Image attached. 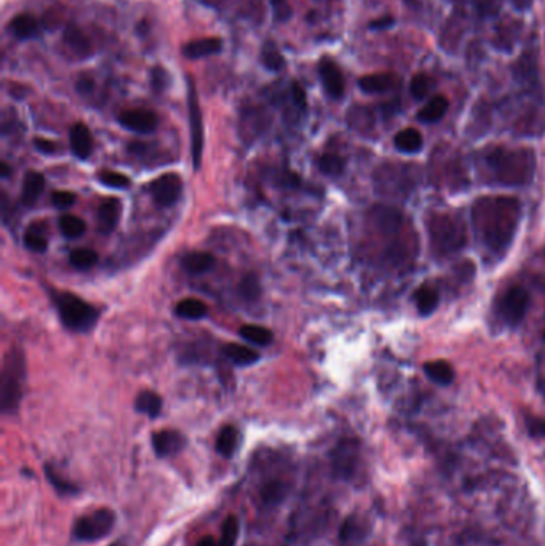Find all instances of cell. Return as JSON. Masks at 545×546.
<instances>
[{
  "label": "cell",
  "instance_id": "bcb514c9",
  "mask_svg": "<svg viewBox=\"0 0 545 546\" xmlns=\"http://www.w3.org/2000/svg\"><path fill=\"white\" fill-rule=\"evenodd\" d=\"M93 87H95V83H93L92 78H88V77H82L81 80L77 82V85H76L77 91H81L82 94L90 93L93 90Z\"/></svg>",
  "mask_w": 545,
  "mask_h": 546
},
{
  "label": "cell",
  "instance_id": "db71d44e",
  "mask_svg": "<svg viewBox=\"0 0 545 546\" xmlns=\"http://www.w3.org/2000/svg\"><path fill=\"white\" fill-rule=\"evenodd\" d=\"M544 339H545V334H544Z\"/></svg>",
  "mask_w": 545,
  "mask_h": 546
},
{
  "label": "cell",
  "instance_id": "3957f363",
  "mask_svg": "<svg viewBox=\"0 0 545 546\" xmlns=\"http://www.w3.org/2000/svg\"><path fill=\"white\" fill-rule=\"evenodd\" d=\"M54 304L64 326L72 331H88L98 320V312L81 297L69 292H54Z\"/></svg>",
  "mask_w": 545,
  "mask_h": 546
},
{
  "label": "cell",
  "instance_id": "484cf974",
  "mask_svg": "<svg viewBox=\"0 0 545 546\" xmlns=\"http://www.w3.org/2000/svg\"><path fill=\"white\" fill-rule=\"evenodd\" d=\"M425 375L438 385H449L454 380V371L446 361H430L424 366Z\"/></svg>",
  "mask_w": 545,
  "mask_h": 546
},
{
  "label": "cell",
  "instance_id": "8992f818",
  "mask_svg": "<svg viewBox=\"0 0 545 546\" xmlns=\"http://www.w3.org/2000/svg\"><path fill=\"white\" fill-rule=\"evenodd\" d=\"M429 232L432 238V246L440 254L460 250L464 245V227L459 221L449 216H437L429 222Z\"/></svg>",
  "mask_w": 545,
  "mask_h": 546
},
{
  "label": "cell",
  "instance_id": "f35d334b",
  "mask_svg": "<svg viewBox=\"0 0 545 546\" xmlns=\"http://www.w3.org/2000/svg\"><path fill=\"white\" fill-rule=\"evenodd\" d=\"M261 58H262V63H264V66L269 69V71H274V72L280 71V69L284 67V64H285L284 56H281L279 50L272 45V43H269V45L264 47V50H262Z\"/></svg>",
  "mask_w": 545,
  "mask_h": 546
},
{
  "label": "cell",
  "instance_id": "52a82bcc",
  "mask_svg": "<svg viewBox=\"0 0 545 546\" xmlns=\"http://www.w3.org/2000/svg\"><path fill=\"white\" fill-rule=\"evenodd\" d=\"M187 107H189L192 162H194L195 170H198L202 163V152H203V123H202L200 107H198V101H197L195 87L191 80H189V90H187Z\"/></svg>",
  "mask_w": 545,
  "mask_h": 546
},
{
  "label": "cell",
  "instance_id": "7402d4cb",
  "mask_svg": "<svg viewBox=\"0 0 545 546\" xmlns=\"http://www.w3.org/2000/svg\"><path fill=\"white\" fill-rule=\"evenodd\" d=\"M395 147L403 153H418L424 146L423 135L414 128H406L401 130L394 139Z\"/></svg>",
  "mask_w": 545,
  "mask_h": 546
},
{
  "label": "cell",
  "instance_id": "9a60e30c",
  "mask_svg": "<svg viewBox=\"0 0 545 546\" xmlns=\"http://www.w3.org/2000/svg\"><path fill=\"white\" fill-rule=\"evenodd\" d=\"M356 459V449L352 443H341L334 450L333 468L339 478L347 479L354 473V463Z\"/></svg>",
  "mask_w": 545,
  "mask_h": 546
},
{
  "label": "cell",
  "instance_id": "4dcf8cb0",
  "mask_svg": "<svg viewBox=\"0 0 545 546\" xmlns=\"http://www.w3.org/2000/svg\"><path fill=\"white\" fill-rule=\"evenodd\" d=\"M45 478L50 483V485L56 490L59 495H76L78 494V488L71 481L63 478L61 474L56 473V470L53 466L45 465Z\"/></svg>",
  "mask_w": 545,
  "mask_h": 546
},
{
  "label": "cell",
  "instance_id": "8d00e7d4",
  "mask_svg": "<svg viewBox=\"0 0 545 546\" xmlns=\"http://www.w3.org/2000/svg\"><path fill=\"white\" fill-rule=\"evenodd\" d=\"M320 170L328 176H339L343 175L344 171V160L339 155H334V153H325V155L320 157L319 160Z\"/></svg>",
  "mask_w": 545,
  "mask_h": 546
},
{
  "label": "cell",
  "instance_id": "b9f144b4",
  "mask_svg": "<svg viewBox=\"0 0 545 546\" xmlns=\"http://www.w3.org/2000/svg\"><path fill=\"white\" fill-rule=\"evenodd\" d=\"M270 5L279 21H286V19L291 18V7L288 0H270Z\"/></svg>",
  "mask_w": 545,
  "mask_h": 546
},
{
  "label": "cell",
  "instance_id": "ee69618b",
  "mask_svg": "<svg viewBox=\"0 0 545 546\" xmlns=\"http://www.w3.org/2000/svg\"><path fill=\"white\" fill-rule=\"evenodd\" d=\"M34 146H36V149H37L39 152L47 153V155L56 152V144H54L53 141H50V139L36 138V139H34Z\"/></svg>",
  "mask_w": 545,
  "mask_h": 546
},
{
  "label": "cell",
  "instance_id": "44dd1931",
  "mask_svg": "<svg viewBox=\"0 0 545 546\" xmlns=\"http://www.w3.org/2000/svg\"><path fill=\"white\" fill-rule=\"evenodd\" d=\"M43 187H45V177H43V175L37 171L28 173L23 181V201L26 205H34L39 200V197L42 195Z\"/></svg>",
  "mask_w": 545,
  "mask_h": 546
},
{
  "label": "cell",
  "instance_id": "f907efd6",
  "mask_svg": "<svg viewBox=\"0 0 545 546\" xmlns=\"http://www.w3.org/2000/svg\"><path fill=\"white\" fill-rule=\"evenodd\" d=\"M512 3H513L517 8L524 10V8H528L529 5H531V0H512Z\"/></svg>",
  "mask_w": 545,
  "mask_h": 546
},
{
  "label": "cell",
  "instance_id": "5bb4252c",
  "mask_svg": "<svg viewBox=\"0 0 545 546\" xmlns=\"http://www.w3.org/2000/svg\"><path fill=\"white\" fill-rule=\"evenodd\" d=\"M120 201L116 200V198H107L101 203L98 210V228L99 232L104 233V235H109V233L116 230V227L118 224V217H120Z\"/></svg>",
  "mask_w": 545,
  "mask_h": 546
},
{
  "label": "cell",
  "instance_id": "ab89813d",
  "mask_svg": "<svg viewBox=\"0 0 545 546\" xmlns=\"http://www.w3.org/2000/svg\"><path fill=\"white\" fill-rule=\"evenodd\" d=\"M98 179L101 181L104 186L112 187V188H127L130 186V179L122 173L116 171H101L98 175Z\"/></svg>",
  "mask_w": 545,
  "mask_h": 546
},
{
  "label": "cell",
  "instance_id": "d6986e66",
  "mask_svg": "<svg viewBox=\"0 0 545 546\" xmlns=\"http://www.w3.org/2000/svg\"><path fill=\"white\" fill-rule=\"evenodd\" d=\"M221 48H222V42L220 39L208 37V39H200V41L189 42L184 48H182V53H184V56L189 59H198V58L210 56V54L220 53Z\"/></svg>",
  "mask_w": 545,
  "mask_h": 546
},
{
  "label": "cell",
  "instance_id": "8fae6325",
  "mask_svg": "<svg viewBox=\"0 0 545 546\" xmlns=\"http://www.w3.org/2000/svg\"><path fill=\"white\" fill-rule=\"evenodd\" d=\"M186 446V438L176 430H162L152 435V448L158 457L180 454Z\"/></svg>",
  "mask_w": 545,
  "mask_h": 546
},
{
  "label": "cell",
  "instance_id": "ac0fdd59",
  "mask_svg": "<svg viewBox=\"0 0 545 546\" xmlns=\"http://www.w3.org/2000/svg\"><path fill=\"white\" fill-rule=\"evenodd\" d=\"M396 85V78L392 74H373V76L361 77L359 80V87L361 91L376 94L385 93L394 90Z\"/></svg>",
  "mask_w": 545,
  "mask_h": 546
},
{
  "label": "cell",
  "instance_id": "f546056e",
  "mask_svg": "<svg viewBox=\"0 0 545 546\" xmlns=\"http://www.w3.org/2000/svg\"><path fill=\"white\" fill-rule=\"evenodd\" d=\"M240 537V519L235 514H229L221 525L220 546H235Z\"/></svg>",
  "mask_w": 545,
  "mask_h": 546
},
{
  "label": "cell",
  "instance_id": "e0dca14e",
  "mask_svg": "<svg viewBox=\"0 0 545 546\" xmlns=\"http://www.w3.org/2000/svg\"><path fill=\"white\" fill-rule=\"evenodd\" d=\"M240 443V433L235 426L227 425L224 428H221L216 438V452L224 459H232L234 454L239 449Z\"/></svg>",
  "mask_w": 545,
  "mask_h": 546
},
{
  "label": "cell",
  "instance_id": "5b68a950",
  "mask_svg": "<svg viewBox=\"0 0 545 546\" xmlns=\"http://www.w3.org/2000/svg\"><path fill=\"white\" fill-rule=\"evenodd\" d=\"M116 525V513L111 508H98L74 523L72 535L78 542H98L107 537Z\"/></svg>",
  "mask_w": 545,
  "mask_h": 546
},
{
  "label": "cell",
  "instance_id": "30bf717a",
  "mask_svg": "<svg viewBox=\"0 0 545 546\" xmlns=\"http://www.w3.org/2000/svg\"><path fill=\"white\" fill-rule=\"evenodd\" d=\"M118 123L127 130L135 133H152L158 125V118L152 111L147 109H131V111H123L118 116Z\"/></svg>",
  "mask_w": 545,
  "mask_h": 546
},
{
  "label": "cell",
  "instance_id": "83f0119b",
  "mask_svg": "<svg viewBox=\"0 0 545 546\" xmlns=\"http://www.w3.org/2000/svg\"><path fill=\"white\" fill-rule=\"evenodd\" d=\"M224 355L227 358L234 361L235 364H240V366H248V364H253L255 361L259 360V353L255 350L248 349V347L244 345H239V344H227L224 345Z\"/></svg>",
  "mask_w": 545,
  "mask_h": 546
},
{
  "label": "cell",
  "instance_id": "f5cc1de1",
  "mask_svg": "<svg viewBox=\"0 0 545 546\" xmlns=\"http://www.w3.org/2000/svg\"><path fill=\"white\" fill-rule=\"evenodd\" d=\"M111 546H122V545H118V543H116V545H111Z\"/></svg>",
  "mask_w": 545,
  "mask_h": 546
},
{
  "label": "cell",
  "instance_id": "ffe728a7",
  "mask_svg": "<svg viewBox=\"0 0 545 546\" xmlns=\"http://www.w3.org/2000/svg\"><path fill=\"white\" fill-rule=\"evenodd\" d=\"M182 269L191 275H202L210 272L216 264L215 256L210 252H189L182 257Z\"/></svg>",
  "mask_w": 545,
  "mask_h": 546
},
{
  "label": "cell",
  "instance_id": "7bdbcfd3",
  "mask_svg": "<svg viewBox=\"0 0 545 546\" xmlns=\"http://www.w3.org/2000/svg\"><path fill=\"white\" fill-rule=\"evenodd\" d=\"M74 203H76V195L72 192H64L58 190L53 193V205L56 208H61V210H66V208H71Z\"/></svg>",
  "mask_w": 545,
  "mask_h": 546
},
{
  "label": "cell",
  "instance_id": "e575fe53",
  "mask_svg": "<svg viewBox=\"0 0 545 546\" xmlns=\"http://www.w3.org/2000/svg\"><path fill=\"white\" fill-rule=\"evenodd\" d=\"M24 245L34 252H45L48 241L41 226H31L24 235Z\"/></svg>",
  "mask_w": 545,
  "mask_h": 546
},
{
  "label": "cell",
  "instance_id": "2e32d148",
  "mask_svg": "<svg viewBox=\"0 0 545 546\" xmlns=\"http://www.w3.org/2000/svg\"><path fill=\"white\" fill-rule=\"evenodd\" d=\"M69 139H71V149L74 155L82 158V160L90 157V153L93 151V139L90 130H88L83 123H76V125L71 128Z\"/></svg>",
  "mask_w": 545,
  "mask_h": 546
},
{
  "label": "cell",
  "instance_id": "cb8c5ba5",
  "mask_svg": "<svg viewBox=\"0 0 545 546\" xmlns=\"http://www.w3.org/2000/svg\"><path fill=\"white\" fill-rule=\"evenodd\" d=\"M448 99L445 96H435L430 99V101L425 104V106L420 109L418 113V118L424 123H435L438 120H442L445 117L446 111H448Z\"/></svg>",
  "mask_w": 545,
  "mask_h": 546
},
{
  "label": "cell",
  "instance_id": "4fadbf2b",
  "mask_svg": "<svg viewBox=\"0 0 545 546\" xmlns=\"http://www.w3.org/2000/svg\"><path fill=\"white\" fill-rule=\"evenodd\" d=\"M291 492V484L280 478L266 481L259 489V499L266 506H279L284 503Z\"/></svg>",
  "mask_w": 545,
  "mask_h": 546
},
{
  "label": "cell",
  "instance_id": "c3c4849f",
  "mask_svg": "<svg viewBox=\"0 0 545 546\" xmlns=\"http://www.w3.org/2000/svg\"><path fill=\"white\" fill-rule=\"evenodd\" d=\"M392 23H394V19L390 18V17H385V18H383V19H378V21H373L370 24V28L371 29H385V28H390L392 26Z\"/></svg>",
  "mask_w": 545,
  "mask_h": 546
},
{
  "label": "cell",
  "instance_id": "60d3db41",
  "mask_svg": "<svg viewBox=\"0 0 545 546\" xmlns=\"http://www.w3.org/2000/svg\"><path fill=\"white\" fill-rule=\"evenodd\" d=\"M430 78L427 76H424V74H418V76L413 77V80H411V94L416 99H424L427 96L429 91H430Z\"/></svg>",
  "mask_w": 545,
  "mask_h": 546
},
{
  "label": "cell",
  "instance_id": "7c38bea8",
  "mask_svg": "<svg viewBox=\"0 0 545 546\" xmlns=\"http://www.w3.org/2000/svg\"><path fill=\"white\" fill-rule=\"evenodd\" d=\"M319 71H320L321 83H323L325 87V91L334 99L343 96L345 90V83H344L343 72H341V69L336 66V63L331 61V59H323V61L320 63Z\"/></svg>",
  "mask_w": 545,
  "mask_h": 546
},
{
  "label": "cell",
  "instance_id": "d590c367",
  "mask_svg": "<svg viewBox=\"0 0 545 546\" xmlns=\"http://www.w3.org/2000/svg\"><path fill=\"white\" fill-rule=\"evenodd\" d=\"M69 262L78 270H88L98 262V254L93 250H88V248H81V250L71 252Z\"/></svg>",
  "mask_w": 545,
  "mask_h": 546
},
{
  "label": "cell",
  "instance_id": "d4e9b609",
  "mask_svg": "<svg viewBox=\"0 0 545 546\" xmlns=\"http://www.w3.org/2000/svg\"><path fill=\"white\" fill-rule=\"evenodd\" d=\"M64 41L81 58H87L92 54V45L85 34L76 26H67L64 31Z\"/></svg>",
  "mask_w": 545,
  "mask_h": 546
},
{
  "label": "cell",
  "instance_id": "f1b7e54d",
  "mask_svg": "<svg viewBox=\"0 0 545 546\" xmlns=\"http://www.w3.org/2000/svg\"><path fill=\"white\" fill-rule=\"evenodd\" d=\"M175 312L178 316L186 320H200L206 315V305L202 301L194 299V297H187V299L181 301L180 304L175 307Z\"/></svg>",
  "mask_w": 545,
  "mask_h": 546
},
{
  "label": "cell",
  "instance_id": "9c48e42d",
  "mask_svg": "<svg viewBox=\"0 0 545 546\" xmlns=\"http://www.w3.org/2000/svg\"><path fill=\"white\" fill-rule=\"evenodd\" d=\"M529 309V294L523 287H512L504 297L502 315L509 325H518Z\"/></svg>",
  "mask_w": 545,
  "mask_h": 546
},
{
  "label": "cell",
  "instance_id": "6da1fadb",
  "mask_svg": "<svg viewBox=\"0 0 545 546\" xmlns=\"http://www.w3.org/2000/svg\"><path fill=\"white\" fill-rule=\"evenodd\" d=\"M473 228L478 240L495 254L512 243L520 221V203L509 197H487L472 208Z\"/></svg>",
  "mask_w": 545,
  "mask_h": 546
},
{
  "label": "cell",
  "instance_id": "d6a6232c",
  "mask_svg": "<svg viewBox=\"0 0 545 546\" xmlns=\"http://www.w3.org/2000/svg\"><path fill=\"white\" fill-rule=\"evenodd\" d=\"M239 334L244 337L245 340L251 342V344H256L259 347L269 345L272 342V332L269 329L262 326H255V325H245L240 327Z\"/></svg>",
  "mask_w": 545,
  "mask_h": 546
},
{
  "label": "cell",
  "instance_id": "836d02e7",
  "mask_svg": "<svg viewBox=\"0 0 545 546\" xmlns=\"http://www.w3.org/2000/svg\"><path fill=\"white\" fill-rule=\"evenodd\" d=\"M58 226H59V230H61L63 235L67 238H78V237H82L87 230L85 222H83L81 217H77L74 215H64L59 217Z\"/></svg>",
  "mask_w": 545,
  "mask_h": 546
},
{
  "label": "cell",
  "instance_id": "1f68e13d",
  "mask_svg": "<svg viewBox=\"0 0 545 546\" xmlns=\"http://www.w3.org/2000/svg\"><path fill=\"white\" fill-rule=\"evenodd\" d=\"M440 296L432 287H420L416 292V305L420 315H430L438 307Z\"/></svg>",
  "mask_w": 545,
  "mask_h": 546
},
{
  "label": "cell",
  "instance_id": "816d5d0a",
  "mask_svg": "<svg viewBox=\"0 0 545 546\" xmlns=\"http://www.w3.org/2000/svg\"><path fill=\"white\" fill-rule=\"evenodd\" d=\"M8 175H10V166L7 165V163H2V176L7 177Z\"/></svg>",
  "mask_w": 545,
  "mask_h": 546
},
{
  "label": "cell",
  "instance_id": "ba28073f",
  "mask_svg": "<svg viewBox=\"0 0 545 546\" xmlns=\"http://www.w3.org/2000/svg\"><path fill=\"white\" fill-rule=\"evenodd\" d=\"M152 197L158 206H173L180 200L181 190H182V181L178 175H163L157 177L151 186Z\"/></svg>",
  "mask_w": 545,
  "mask_h": 546
},
{
  "label": "cell",
  "instance_id": "7a4b0ae2",
  "mask_svg": "<svg viewBox=\"0 0 545 546\" xmlns=\"http://www.w3.org/2000/svg\"><path fill=\"white\" fill-rule=\"evenodd\" d=\"M487 163L495 179L504 186H523L533 179L536 160L533 151L528 149H495L487 157Z\"/></svg>",
  "mask_w": 545,
  "mask_h": 546
},
{
  "label": "cell",
  "instance_id": "74e56055",
  "mask_svg": "<svg viewBox=\"0 0 545 546\" xmlns=\"http://www.w3.org/2000/svg\"><path fill=\"white\" fill-rule=\"evenodd\" d=\"M240 296L245 301H257V297L261 294V285L256 275H246L244 280L240 281L239 286Z\"/></svg>",
  "mask_w": 545,
  "mask_h": 546
},
{
  "label": "cell",
  "instance_id": "f6af8a7d",
  "mask_svg": "<svg viewBox=\"0 0 545 546\" xmlns=\"http://www.w3.org/2000/svg\"><path fill=\"white\" fill-rule=\"evenodd\" d=\"M291 93H293V99H295V104H297L301 109H306L307 106V99H306V93L302 90L299 83H293V87H291Z\"/></svg>",
  "mask_w": 545,
  "mask_h": 546
},
{
  "label": "cell",
  "instance_id": "7dc6e473",
  "mask_svg": "<svg viewBox=\"0 0 545 546\" xmlns=\"http://www.w3.org/2000/svg\"><path fill=\"white\" fill-rule=\"evenodd\" d=\"M529 431L533 435L545 436V420H531L529 422Z\"/></svg>",
  "mask_w": 545,
  "mask_h": 546
},
{
  "label": "cell",
  "instance_id": "681fc988",
  "mask_svg": "<svg viewBox=\"0 0 545 546\" xmlns=\"http://www.w3.org/2000/svg\"><path fill=\"white\" fill-rule=\"evenodd\" d=\"M195 546H220V543H217L213 537H203L202 540H198V543Z\"/></svg>",
  "mask_w": 545,
  "mask_h": 546
},
{
  "label": "cell",
  "instance_id": "277c9868",
  "mask_svg": "<svg viewBox=\"0 0 545 546\" xmlns=\"http://www.w3.org/2000/svg\"><path fill=\"white\" fill-rule=\"evenodd\" d=\"M24 379V358L17 350H12L5 358L0 384V401L5 414L14 412L21 400V380Z\"/></svg>",
  "mask_w": 545,
  "mask_h": 546
},
{
  "label": "cell",
  "instance_id": "4316f807",
  "mask_svg": "<svg viewBox=\"0 0 545 546\" xmlns=\"http://www.w3.org/2000/svg\"><path fill=\"white\" fill-rule=\"evenodd\" d=\"M135 409L141 414L149 415L151 419H156L162 411V398L153 391H141L135 401Z\"/></svg>",
  "mask_w": 545,
  "mask_h": 546
},
{
  "label": "cell",
  "instance_id": "603a6c76",
  "mask_svg": "<svg viewBox=\"0 0 545 546\" xmlns=\"http://www.w3.org/2000/svg\"><path fill=\"white\" fill-rule=\"evenodd\" d=\"M10 31L14 34V37L26 41V39H32L37 36L39 23L32 14H18L10 23Z\"/></svg>",
  "mask_w": 545,
  "mask_h": 546
}]
</instances>
